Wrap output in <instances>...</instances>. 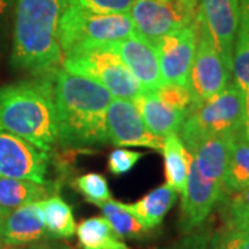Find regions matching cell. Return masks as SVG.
Here are the masks:
<instances>
[{
	"label": "cell",
	"instance_id": "obj_4",
	"mask_svg": "<svg viewBox=\"0 0 249 249\" xmlns=\"http://www.w3.org/2000/svg\"><path fill=\"white\" fill-rule=\"evenodd\" d=\"M134 32L129 14L94 13L62 3L58 22V40L64 55L122 40Z\"/></svg>",
	"mask_w": 249,
	"mask_h": 249
},
{
	"label": "cell",
	"instance_id": "obj_28",
	"mask_svg": "<svg viewBox=\"0 0 249 249\" xmlns=\"http://www.w3.org/2000/svg\"><path fill=\"white\" fill-rule=\"evenodd\" d=\"M134 0H62L64 4H72L94 13L107 14H126Z\"/></svg>",
	"mask_w": 249,
	"mask_h": 249
},
{
	"label": "cell",
	"instance_id": "obj_12",
	"mask_svg": "<svg viewBox=\"0 0 249 249\" xmlns=\"http://www.w3.org/2000/svg\"><path fill=\"white\" fill-rule=\"evenodd\" d=\"M223 196V184L204 180L198 175L191 160L186 186L181 193V230L188 232L201 226L213 211L214 206L222 201Z\"/></svg>",
	"mask_w": 249,
	"mask_h": 249
},
{
	"label": "cell",
	"instance_id": "obj_16",
	"mask_svg": "<svg viewBox=\"0 0 249 249\" xmlns=\"http://www.w3.org/2000/svg\"><path fill=\"white\" fill-rule=\"evenodd\" d=\"M237 133L211 137L201 142L191 152L196 172L204 180L223 184L230 154H231L234 137Z\"/></svg>",
	"mask_w": 249,
	"mask_h": 249
},
{
	"label": "cell",
	"instance_id": "obj_23",
	"mask_svg": "<svg viewBox=\"0 0 249 249\" xmlns=\"http://www.w3.org/2000/svg\"><path fill=\"white\" fill-rule=\"evenodd\" d=\"M234 83L245 94L249 90V0H240V22L232 52Z\"/></svg>",
	"mask_w": 249,
	"mask_h": 249
},
{
	"label": "cell",
	"instance_id": "obj_33",
	"mask_svg": "<svg viewBox=\"0 0 249 249\" xmlns=\"http://www.w3.org/2000/svg\"><path fill=\"white\" fill-rule=\"evenodd\" d=\"M234 231H238L241 235V249H249V223L240 226L237 229H230Z\"/></svg>",
	"mask_w": 249,
	"mask_h": 249
},
{
	"label": "cell",
	"instance_id": "obj_13",
	"mask_svg": "<svg viewBox=\"0 0 249 249\" xmlns=\"http://www.w3.org/2000/svg\"><path fill=\"white\" fill-rule=\"evenodd\" d=\"M199 11L216 50L231 71L232 52L240 22V0H201Z\"/></svg>",
	"mask_w": 249,
	"mask_h": 249
},
{
	"label": "cell",
	"instance_id": "obj_19",
	"mask_svg": "<svg viewBox=\"0 0 249 249\" xmlns=\"http://www.w3.org/2000/svg\"><path fill=\"white\" fill-rule=\"evenodd\" d=\"M52 193L49 184H39L31 180L0 178V212L7 214L22 205L39 202Z\"/></svg>",
	"mask_w": 249,
	"mask_h": 249
},
{
	"label": "cell",
	"instance_id": "obj_2",
	"mask_svg": "<svg viewBox=\"0 0 249 249\" xmlns=\"http://www.w3.org/2000/svg\"><path fill=\"white\" fill-rule=\"evenodd\" d=\"M62 0H16L13 64L35 76L53 73L62 64L58 22Z\"/></svg>",
	"mask_w": 249,
	"mask_h": 249
},
{
	"label": "cell",
	"instance_id": "obj_24",
	"mask_svg": "<svg viewBox=\"0 0 249 249\" xmlns=\"http://www.w3.org/2000/svg\"><path fill=\"white\" fill-rule=\"evenodd\" d=\"M46 231L54 238H71L76 231L72 209L61 196H54L40 201Z\"/></svg>",
	"mask_w": 249,
	"mask_h": 249
},
{
	"label": "cell",
	"instance_id": "obj_31",
	"mask_svg": "<svg viewBox=\"0 0 249 249\" xmlns=\"http://www.w3.org/2000/svg\"><path fill=\"white\" fill-rule=\"evenodd\" d=\"M217 249H241V235L238 231L234 230H227V232L224 234Z\"/></svg>",
	"mask_w": 249,
	"mask_h": 249
},
{
	"label": "cell",
	"instance_id": "obj_26",
	"mask_svg": "<svg viewBox=\"0 0 249 249\" xmlns=\"http://www.w3.org/2000/svg\"><path fill=\"white\" fill-rule=\"evenodd\" d=\"M73 187L83 196V198L90 204L101 206L104 202L111 199V191L108 187L107 178L101 173H86L75 178Z\"/></svg>",
	"mask_w": 249,
	"mask_h": 249
},
{
	"label": "cell",
	"instance_id": "obj_5",
	"mask_svg": "<svg viewBox=\"0 0 249 249\" xmlns=\"http://www.w3.org/2000/svg\"><path fill=\"white\" fill-rule=\"evenodd\" d=\"M244 93L232 82L214 97L193 108L178 133L187 151L191 154L211 137L241 130L244 124Z\"/></svg>",
	"mask_w": 249,
	"mask_h": 249
},
{
	"label": "cell",
	"instance_id": "obj_18",
	"mask_svg": "<svg viewBox=\"0 0 249 249\" xmlns=\"http://www.w3.org/2000/svg\"><path fill=\"white\" fill-rule=\"evenodd\" d=\"M176 199L178 193L168 184H163L145 194L142 199L133 204H124V206L139 220L144 230L148 231L160 226Z\"/></svg>",
	"mask_w": 249,
	"mask_h": 249
},
{
	"label": "cell",
	"instance_id": "obj_15",
	"mask_svg": "<svg viewBox=\"0 0 249 249\" xmlns=\"http://www.w3.org/2000/svg\"><path fill=\"white\" fill-rule=\"evenodd\" d=\"M46 234L43 212L39 202L22 205L11 211L1 224V238L6 247H21L42 240Z\"/></svg>",
	"mask_w": 249,
	"mask_h": 249
},
{
	"label": "cell",
	"instance_id": "obj_17",
	"mask_svg": "<svg viewBox=\"0 0 249 249\" xmlns=\"http://www.w3.org/2000/svg\"><path fill=\"white\" fill-rule=\"evenodd\" d=\"M133 103L142 114L145 127L160 139L178 133L186 116L188 115L187 112L175 109L162 103L154 91L144 90L142 94L134 98Z\"/></svg>",
	"mask_w": 249,
	"mask_h": 249
},
{
	"label": "cell",
	"instance_id": "obj_30",
	"mask_svg": "<svg viewBox=\"0 0 249 249\" xmlns=\"http://www.w3.org/2000/svg\"><path fill=\"white\" fill-rule=\"evenodd\" d=\"M227 222L229 229H237L249 223V187L231 196L227 204Z\"/></svg>",
	"mask_w": 249,
	"mask_h": 249
},
{
	"label": "cell",
	"instance_id": "obj_7",
	"mask_svg": "<svg viewBox=\"0 0 249 249\" xmlns=\"http://www.w3.org/2000/svg\"><path fill=\"white\" fill-rule=\"evenodd\" d=\"M198 0H134L129 10L134 32L151 43L190 27L198 16Z\"/></svg>",
	"mask_w": 249,
	"mask_h": 249
},
{
	"label": "cell",
	"instance_id": "obj_10",
	"mask_svg": "<svg viewBox=\"0 0 249 249\" xmlns=\"http://www.w3.org/2000/svg\"><path fill=\"white\" fill-rule=\"evenodd\" d=\"M155 45L163 83L188 88L196 49V19L193 25L173 31Z\"/></svg>",
	"mask_w": 249,
	"mask_h": 249
},
{
	"label": "cell",
	"instance_id": "obj_9",
	"mask_svg": "<svg viewBox=\"0 0 249 249\" xmlns=\"http://www.w3.org/2000/svg\"><path fill=\"white\" fill-rule=\"evenodd\" d=\"M49 154L0 129V178L46 184Z\"/></svg>",
	"mask_w": 249,
	"mask_h": 249
},
{
	"label": "cell",
	"instance_id": "obj_21",
	"mask_svg": "<svg viewBox=\"0 0 249 249\" xmlns=\"http://www.w3.org/2000/svg\"><path fill=\"white\" fill-rule=\"evenodd\" d=\"M249 187V140L241 129L234 137L231 154L223 180L224 196H234Z\"/></svg>",
	"mask_w": 249,
	"mask_h": 249
},
{
	"label": "cell",
	"instance_id": "obj_36",
	"mask_svg": "<svg viewBox=\"0 0 249 249\" xmlns=\"http://www.w3.org/2000/svg\"><path fill=\"white\" fill-rule=\"evenodd\" d=\"M4 217H6V216H4V214L0 212V227H1V224H3V220H4Z\"/></svg>",
	"mask_w": 249,
	"mask_h": 249
},
{
	"label": "cell",
	"instance_id": "obj_8",
	"mask_svg": "<svg viewBox=\"0 0 249 249\" xmlns=\"http://www.w3.org/2000/svg\"><path fill=\"white\" fill-rule=\"evenodd\" d=\"M231 78V71L214 47L201 11L196 16V49L190 72L188 89L193 97V108L219 94ZM191 108V109H193Z\"/></svg>",
	"mask_w": 249,
	"mask_h": 249
},
{
	"label": "cell",
	"instance_id": "obj_35",
	"mask_svg": "<svg viewBox=\"0 0 249 249\" xmlns=\"http://www.w3.org/2000/svg\"><path fill=\"white\" fill-rule=\"evenodd\" d=\"M4 248H6V245H4L3 238H1V227H0V249H4Z\"/></svg>",
	"mask_w": 249,
	"mask_h": 249
},
{
	"label": "cell",
	"instance_id": "obj_32",
	"mask_svg": "<svg viewBox=\"0 0 249 249\" xmlns=\"http://www.w3.org/2000/svg\"><path fill=\"white\" fill-rule=\"evenodd\" d=\"M244 124H242V130L249 140V90L244 94Z\"/></svg>",
	"mask_w": 249,
	"mask_h": 249
},
{
	"label": "cell",
	"instance_id": "obj_25",
	"mask_svg": "<svg viewBox=\"0 0 249 249\" xmlns=\"http://www.w3.org/2000/svg\"><path fill=\"white\" fill-rule=\"evenodd\" d=\"M104 217L107 219L112 230L121 238H136L142 235L145 230L139 220L129 211H126L122 202L109 199L100 206Z\"/></svg>",
	"mask_w": 249,
	"mask_h": 249
},
{
	"label": "cell",
	"instance_id": "obj_20",
	"mask_svg": "<svg viewBox=\"0 0 249 249\" xmlns=\"http://www.w3.org/2000/svg\"><path fill=\"white\" fill-rule=\"evenodd\" d=\"M162 155L165 166L166 184L172 187L176 193H183L186 186L188 169L191 163V154L187 151L178 133L169 134L162 140Z\"/></svg>",
	"mask_w": 249,
	"mask_h": 249
},
{
	"label": "cell",
	"instance_id": "obj_6",
	"mask_svg": "<svg viewBox=\"0 0 249 249\" xmlns=\"http://www.w3.org/2000/svg\"><path fill=\"white\" fill-rule=\"evenodd\" d=\"M62 70L97 82L115 98L133 101L144 91L109 43L64 55Z\"/></svg>",
	"mask_w": 249,
	"mask_h": 249
},
{
	"label": "cell",
	"instance_id": "obj_34",
	"mask_svg": "<svg viewBox=\"0 0 249 249\" xmlns=\"http://www.w3.org/2000/svg\"><path fill=\"white\" fill-rule=\"evenodd\" d=\"M13 0H0V14H6L9 11Z\"/></svg>",
	"mask_w": 249,
	"mask_h": 249
},
{
	"label": "cell",
	"instance_id": "obj_29",
	"mask_svg": "<svg viewBox=\"0 0 249 249\" xmlns=\"http://www.w3.org/2000/svg\"><path fill=\"white\" fill-rule=\"evenodd\" d=\"M142 158V152L132 151L119 147L108 155V170L114 176H122L133 169Z\"/></svg>",
	"mask_w": 249,
	"mask_h": 249
},
{
	"label": "cell",
	"instance_id": "obj_14",
	"mask_svg": "<svg viewBox=\"0 0 249 249\" xmlns=\"http://www.w3.org/2000/svg\"><path fill=\"white\" fill-rule=\"evenodd\" d=\"M129 68L142 88L147 91H155L163 85L160 75V58L155 45L133 32L132 35L109 43Z\"/></svg>",
	"mask_w": 249,
	"mask_h": 249
},
{
	"label": "cell",
	"instance_id": "obj_1",
	"mask_svg": "<svg viewBox=\"0 0 249 249\" xmlns=\"http://www.w3.org/2000/svg\"><path fill=\"white\" fill-rule=\"evenodd\" d=\"M57 114V142L82 148L108 142L107 111L112 94L94 80L65 70L50 73Z\"/></svg>",
	"mask_w": 249,
	"mask_h": 249
},
{
	"label": "cell",
	"instance_id": "obj_11",
	"mask_svg": "<svg viewBox=\"0 0 249 249\" xmlns=\"http://www.w3.org/2000/svg\"><path fill=\"white\" fill-rule=\"evenodd\" d=\"M108 142L116 147H144L162 150V140L145 127L139 108L130 100L115 98L107 111Z\"/></svg>",
	"mask_w": 249,
	"mask_h": 249
},
{
	"label": "cell",
	"instance_id": "obj_37",
	"mask_svg": "<svg viewBox=\"0 0 249 249\" xmlns=\"http://www.w3.org/2000/svg\"><path fill=\"white\" fill-rule=\"evenodd\" d=\"M24 249H47V248H24Z\"/></svg>",
	"mask_w": 249,
	"mask_h": 249
},
{
	"label": "cell",
	"instance_id": "obj_22",
	"mask_svg": "<svg viewBox=\"0 0 249 249\" xmlns=\"http://www.w3.org/2000/svg\"><path fill=\"white\" fill-rule=\"evenodd\" d=\"M75 232L80 249H132L112 230L104 216L85 219Z\"/></svg>",
	"mask_w": 249,
	"mask_h": 249
},
{
	"label": "cell",
	"instance_id": "obj_3",
	"mask_svg": "<svg viewBox=\"0 0 249 249\" xmlns=\"http://www.w3.org/2000/svg\"><path fill=\"white\" fill-rule=\"evenodd\" d=\"M0 129L49 152L58 140L50 75L0 88Z\"/></svg>",
	"mask_w": 249,
	"mask_h": 249
},
{
	"label": "cell",
	"instance_id": "obj_27",
	"mask_svg": "<svg viewBox=\"0 0 249 249\" xmlns=\"http://www.w3.org/2000/svg\"><path fill=\"white\" fill-rule=\"evenodd\" d=\"M154 93L157 94V97L160 98L162 103H165L166 106L175 108V109L188 114L193 108V97H191L190 89L186 86L163 83Z\"/></svg>",
	"mask_w": 249,
	"mask_h": 249
}]
</instances>
